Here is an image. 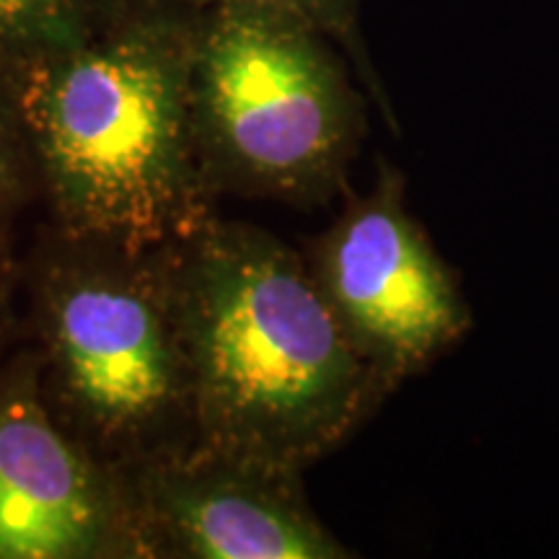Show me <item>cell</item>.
Here are the masks:
<instances>
[{"label": "cell", "mask_w": 559, "mask_h": 559, "mask_svg": "<svg viewBox=\"0 0 559 559\" xmlns=\"http://www.w3.org/2000/svg\"><path fill=\"white\" fill-rule=\"evenodd\" d=\"M115 3L117 0H0V62L73 37Z\"/></svg>", "instance_id": "obj_9"}, {"label": "cell", "mask_w": 559, "mask_h": 559, "mask_svg": "<svg viewBox=\"0 0 559 559\" xmlns=\"http://www.w3.org/2000/svg\"><path fill=\"white\" fill-rule=\"evenodd\" d=\"M174 249L130 254L50 230L29 272L41 396L128 479L194 443Z\"/></svg>", "instance_id": "obj_3"}, {"label": "cell", "mask_w": 559, "mask_h": 559, "mask_svg": "<svg viewBox=\"0 0 559 559\" xmlns=\"http://www.w3.org/2000/svg\"><path fill=\"white\" fill-rule=\"evenodd\" d=\"M0 70L55 234L151 254L213 218L192 135L190 9L117 0Z\"/></svg>", "instance_id": "obj_1"}, {"label": "cell", "mask_w": 559, "mask_h": 559, "mask_svg": "<svg viewBox=\"0 0 559 559\" xmlns=\"http://www.w3.org/2000/svg\"><path fill=\"white\" fill-rule=\"evenodd\" d=\"M128 485L145 559L355 557L311 508L304 472L190 445Z\"/></svg>", "instance_id": "obj_7"}, {"label": "cell", "mask_w": 559, "mask_h": 559, "mask_svg": "<svg viewBox=\"0 0 559 559\" xmlns=\"http://www.w3.org/2000/svg\"><path fill=\"white\" fill-rule=\"evenodd\" d=\"M194 443L306 472L391 394L342 332L309 264L213 215L171 254Z\"/></svg>", "instance_id": "obj_2"}, {"label": "cell", "mask_w": 559, "mask_h": 559, "mask_svg": "<svg viewBox=\"0 0 559 559\" xmlns=\"http://www.w3.org/2000/svg\"><path fill=\"white\" fill-rule=\"evenodd\" d=\"M190 11H207V9H254V11H272L293 16L304 24L313 26L321 34H326L334 45L345 52V58L353 62V70L358 79L366 83L381 115L394 124L391 104L386 91H383L379 75H376L373 60H370L366 41L360 32V3L362 0H174Z\"/></svg>", "instance_id": "obj_8"}, {"label": "cell", "mask_w": 559, "mask_h": 559, "mask_svg": "<svg viewBox=\"0 0 559 559\" xmlns=\"http://www.w3.org/2000/svg\"><path fill=\"white\" fill-rule=\"evenodd\" d=\"M13 213L0 210V353H3L5 340H9L13 326V298H16L19 285V262L11 249L9 218Z\"/></svg>", "instance_id": "obj_11"}, {"label": "cell", "mask_w": 559, "mask_h": 559, "mask_svg": "<svg viewBox=\"0 0 559 559\" xmlns=\"http://www.w3.org/2000/svg\"><path fill=\"white\" fill-rule=\"evenodd\" d=\"M190 111L215 200L326 205L368 130L345 52L304 21L254 9L190 11Z\"/></svg>", "instance_id": "obj_4"}, {"label": "cell", "mask_w": 559, "mask_h": 559, "mask_svg": "<svg viewBox=\"0 0 559 559\" xmlns=\"http://www.w3.org/2000/svg\"><path fill=\"white\" fill-rule=\"evenodd\" d=\"M29 198H37L29 156L13 109L9 83L0 70V210H16Z\"/></svg>", "instance_id": "obj_10"}, {"label": "cell", "mask_w": 559, "mask_h": 559, "mask_svg": "<svg viewBox=\"0 0 559 559\" xmlns=\"http://www.w3.org/2000/svg\"><path fill=\"white\" fill-rule=\"evenodd\" d=\"M128 477L58 423L24 349L0 368V559H140Z\"/></svg>", "instance_id": "obj_6"}, {"label": "cell", "mask_w": 559, "mask_h": 559, "mask_svg": "<svg viewBox=\"0 0 559 559\" xmlns=\"http://www.w3.org/2000/svg\"><path fill=\"white\" fill-rule=\"evenodd\" d=\"M304 257L342 332L391 394L472 332L456 270L409 210L407 181L389 160Z\"/></svg>", "instance_id": "obj_5"}]
</instances>
